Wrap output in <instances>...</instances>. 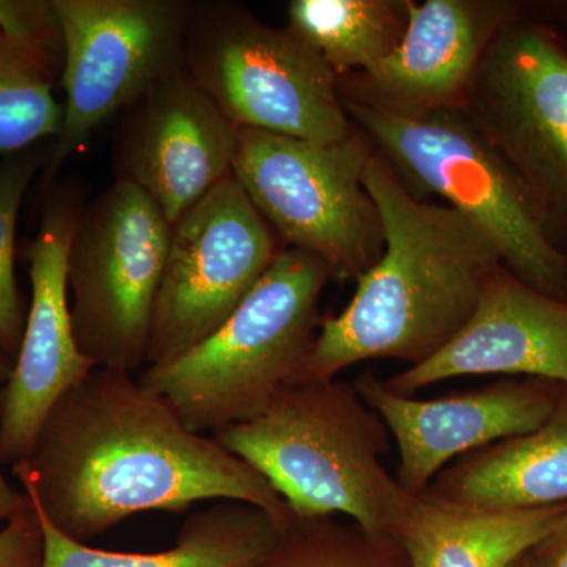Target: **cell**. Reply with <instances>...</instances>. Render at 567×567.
I'll list each match as a JSON object with an SVG mask.
<instances>
[{"mask_svg":"<svg viewBox=\"0 0 567 567\" xmlns=\"http://www.w3.org/2000/svg\"><path fill=\"white\" fill-rule=\"evenodd\" d=\"M13 475L52 527L84 544L136 514L208 499L260 507L281 528L292 518L267 477L115 369L93 368L58 399Z\"/></svg>","mask_w":567,"mask_h":567,"instance_id":"6da1fadb","label":"cell"},{"mask_svg":"<svg viewBox=\"0 0 567 567\" xmlns=\"http://www.w3.org/2000/svg\"><path fill=\"white\" fill-rule=\"evenodd\" d=\"M364 186L379 210L383 252L341 315L320 320L292 383L336 379L350 365L431 360L468 323L503 267L494 241L462 213L417 199L374 152Z\"/></svg>","mask_w":567,"mask_h":567,"instance_id":"7a4b0ae2","label":"cell"},{"mask_svg":"<svg viewBox=\"0 0 567 567\" xmlns=\"http://www.w3.org/2000/svg\"><path fill=\"white\" fill-rule=\"evenodd\" d=\"M213 436L267 477L295 517L342 516L394 536L412 502L382 462L385 421L353 383L286 385L259 416Z\"/></svg>","mask_w":567,"mask_h":567,"instance_id":"3957f363","label":"cell"},{"mask_svg":"<svg viewBox=\"0 0 567 567\" xmlns=\"http://www.w3.org/2000/svg\"><path fill=\"white\" fill-rule=\"evenodd\" d=\"M333 278L316 254L284 248L218 330L171 363L148 365L140 382L197 434L254 420L303 363L322 320L320 295Z\"/></svg>","mask_w":567,"mask_h":567,"instance_id":"277c9868","label":"cell"},{"mask_svg":"<svg viewBox=\"0 0 567 567\" xmlns=\"http://www.w3.org/2000/svg\"><path fill=\"white\" fill-rule=\"evenodd\" d=\"M342 104L413 196L442 197L494 241L511 274L540 292L565 298L566 257L547 240L520 183L464 107L399 118Z\"/></svg>","mask_w":567,"mask_h":567,"instance_id":"5b68a950","label":"cell"},{"mask_svg":"<svg viewBox=\"0 0 567 567\" xmlns=\"http://www.w3.org/2000/svg\"><path fill=\"white\" fill-rule=\"evenodd\" d=\"M183 65L238 130L312 142L354 130L338 74L292 29L265 24L244 3L193 0Z\"/></svg>","mask_w":567,"mask_h":567,"instance_id":"8992f818","label":"cell"},{"mask_svg":"<svg viewBox=\"0 0 567 567\" xmlns=\"http://www.w3.org/2000/svg\"><path fill=\"white\" fill-rule=\"evenodd\" d=\"M375 147L354 126L338 142L238 130L234 177L286 248L316 254L357 281L380 259L383 230L364 186Z\"/></svg>","mask_w":567,"mask_h":567,"instance_id":"52a82bcc","label":"cell"},{"mask_svg":"<svg viewBox=\"0 0 567 567\" xmlns=\"http://www.w3.org/2000/svg\"><path fill=\"white\" fill-rule=\"evenodd\" d=\"M462 107L567 259V39L520 10L496 32Z\"/></svg>","mask_w":567,"mask_h":567,"instance_id":"ba28073f","label":"cell"},{"mask_svg":"<svg viewBox=\"0 0 567 567\" xmlns=\"http://www.w3.org/2000/svg\"><path fill=\"white\" fill-rule=\"evenodd\" d=\"M171 233L151 197L117 178L82 208L70 246V315L93 368L134 374L145 364Z\"/></svg>","mask_w":567,"mask_h":567,"instance_id":"9c48e42d","label":"cell"},{"mask_svg":"<svg viewBox=\"0 0 567 567\" xmlns=\"http://www.w3.org/2000/svg\"><path fill=\"white\" fill-rule=\"evenodd\" d=\"M61 21L65 92L41 196L96 130L183 66L193 0H52Z\"/></svg>","mask_w":567,"mask_h":567,"instance_id":"30bf717a","label":"cell"},{"mask_svg":"<svg viewBox=\"0 0 567 567\" xmlns=\"http://www.w3.org/2000/svg\"><path fill=\"white\" fill-rule=\"evenodd\" d=\"M233 175L173 224L145 364L163 365L207 339L286 246Z\"/></svg>","mask_w":567,"mask_h":567,"instance_id":"8fae6325","label":"cell"},{"mask_svg":"<svg viewBox=\"0 0 567 567\" xmlns=\"http://www.w3.org/2000/svg\"><path fill=\"white\" fill-rule=\"evenodd\" d=\"M41 200L28 251L32 295L24 334L0 388V462L11 466L29 457L58 399L93 369L74 341L69 297L70 246L87 203L84 182L59 178Z\"/></svg>","mask_w":567,"mask_h":567,"instance_id":"7c38bea8","label":"cell"},{"mask_svg":"<svg viewBox=\"0 0 567 567\" xmlns=\"http://www.w3.org/2000/svg\"><path fill=\"white\" fill-rule=\"evenodd\" d=\"M122 115L115 178L151 197L171 224L234 174L238 128L185 66Z\"/></svg>","mask_w":567,"mask_h":567,"instance_id":"4fadbf2b","label":"cell"},{"mask_svg":"<svg viewBox=\"0 0 567 567\" xmlns=\"http://www.w3.org/2000/svg\"><path fill=\"white\" fill-rule=\"evenodd\" d=\"M353 385L385 421L398 446L395 480L410 496L423 494L458 457L536 431L566 390L543 379H506L461 393L416 399L394 393L371 374L358 377Z\"/></svg>","mask_w":567,"mask_h":567,"instance_id":"5bb4252c","label":"cell"},{"mask_svg":"<svg viewBox=\"0 0 567 567\" xmlns=\"http://www.w3.org/2000/svg\"><path fill=\"white\" fill-rule=\"evenodd\" d=\"M518 0H409L399 47L369 70L338 78L342 102L399 118L464 103L466 89Z\"/></svg>","mask_w":567,"mask_h":567,"instance_id":"9a60e30c","label":"cell"},{"mask_svg":"<svg viewBox=\"0 0 567 567\" xmlns=\"http://www.w3.org/2000/svg\"><path fill=\"white\" fill-rule=\"evenodd\" d=\"M468 375H525L567 388V300L528 286L503 265L445 349L383 382L394 393L412 395Z\"/></svg>","mask_w":567,"mask_h":567,"instance_id":"2e32d148","label":"cell"},{"mask_svg":"<svg viewBox=\"0 0 567 567\" xmlns=\"http://www.w3.org/2000/svg\"><path fill=\"white\" fill-rule=\"evenodd\" d=\"M424 492L442 502L496 509L567 505V388L536 431L458 457Z\"/></svg>","mask_w":567,"mask_h":567,"instance_id":"e0dca14e","label":"cell"},{"mask_svg":"<svg viewBox=\"0 0 567 567\" xmlns=\"http://www.w3.org/2000/svg\"><path fill=\"white\" fill-rule=\"evenodd\" d=\"M567 511L496 509L412 496L395 539L410 567H511L527 555Z\"/></svg>","mask_w":567,"mask_h":567,"instance_id":"ac0fdd59","label":"cell"},{"mask_svg":"<svg viewBox=\"0 0 567 567\" xmlns=\"http://www.w3.org/2000/svg\"><path fill=\"white\" fill-rule=\"evenodd\" d=\"M35 511L43 532L41 567H256L274 550L282 529L260 507L216 502L186 518L174 547L122 554L71 539Z\"/></svg>","mask_w":567,"mask_h":567,"instance_id":"d6986e66","label":"cell"},{"mask_svg":"<svg viewBox=\"0 0 567 567\" xmlns=\"http://www.w3.org/2000/svg\"><path fill=\"white\" fill-rule=\"evenodd\" d=\"M289 24L339 76L382 62L399 47L409 0H292Z\"/></svg>","mask_w":567,"mask_h":567,"instance_id":"ffe728a7","label":"cell"},{"mask_svg":"<svg viewBox=\"0 0 567 567\" xmlns=\"http://www.w3.org/2000/svg\"><path fill=\"white\" fill-rule=\"evenodd\" d=\"M62 66L0 31V155L58 137L63 106L54 95Z\"/></svg>","mask_w":567,"mask_h":567,"instance_id":"44dd1931","label":"cell"},{"mask_svg":"<svg viewBox=\"0 0 567 567\" xmlns=\"http://www.w3.org/2000/svg\"><path fill=\"white\" fill-rule=\"evenodd\" d=\"M256 567H410L401 543L339 516L295 517Z\"/></svg>","mask_w":567,"mask_h":567,"instance_id":"7402d4cb","label":"cell"},{"mask_svg":"<svg viewBox=\"0 0 567 567\" xmlns=\"http://www.w3.org/2000/svg\"><path fill=\"white\" fill-rule=\"evenodd\" d=\"M48 153L33 145L0 162V349L11 360L20 352L28 305L14 275V241L22 200L33 177L43 171Z\"/></svg>","mask_w":567,"mask_h":567,"instance_id":"603a6c76","label":"cell"},{"mask_svg":"<svg viewBox=\"0 0 567 567\" xmlns=\"http://www.w3.org/2000/svg\"><path fill=\"white\" fill-rule=\"evenodd\" d=\"M0 31L62 66V28L52 0H0Z\"/></svg>","mask_w":567,"mask_h":567,"instance_id":"cb8c5ba5","label":"cell"},{"mask_svg":"<svg viewBox=\"0 0 567 567\" xmlns=\"http://www.w3.org/2000/svg\"><path fill=\"white\" fill-rule=\"evenodd\" d=\"M43 566V532L33 503L0 528V567Z\"/></svg>","mask_w":567,"mask_h":567,"instance_id":"d4e9b609","label":"cell"},{"mask_svg":"<svg viewBox=\"0 0 567 567\" xmlns=\"http://www.w3.org/2000/svg\"><path fill=\"white\" fill-rule=\"evenodd\" d=\"M532 567H567V511L532 550Z\"/></svg>","mask_w":567,"mask_h":567,"instance_id":"484cf974","label":"cell"},{"mask_svg":"<svg viewBox=\"0 0 567 567\" xmlns=\"http://www.w3.org/2000/svg\"><path fill=\"white\" fill-rule=\"evenodd\" d=\"M520 10L529 20L567 39V0H520Z\"/></svg>","mask_w":567,"mask_h":567,"instance_id":"4316f807","label":"cell"},{"mask_svg":"<svg viewBox=\"0 0 567 567\" xmlns=\"http://www.w3.org/2000/svg\"><path fill=\"white\" fill-rule=\"evenodd\" d=\"M2 465V462H0ZM31 503V498L25 494L24 488L18 491L9 483L2 468H0V525H6L17 514H20L25 506Z\"/></svg>","mask_w":567,"mask_h":567,"instance_id":"83f0119b","label":"cell"},{"mask_svg":"<svg viewBox=\"0 0 567 567\" xmlns=\"http://www.w3.org/2000/svg\"><path fill=\"white\" fill-rule=\"evenodd\" d=\"M11 368H13V360L0 349V385H3L9 379Z\"/></svg>","mask_w":567,"mask_h":567,"instance_id":"f1b7e54d","label":"cell"},{"mask_svg":"<svg viewBox=\"0 0 567 567\" xmlns=\"http://www.w3.org/2000/svg\"><path fill=\"white\" fill-rule=\"evenodd\" d=\"M511 567H532V565H529L528 554L524 555L520 559H517V561Z\"/></svg>","mask_w":567,"mask_h":567,"instance_id":"f546056e","label":"cell"},{"mask_svg":"<svg viewBox=\"0 0 567 567\" xmlns=\"http://www.w3.org/2000/svg\"><path fill=\"white\" fill-rule=\"evenodd\" d=\"M565 298L567 300V271H566V287H565Z\"/></svg>","mask_w":567,"mask_h":567,"instance_id":"4dcf8cb0","label":"cell"}]
</instances>
